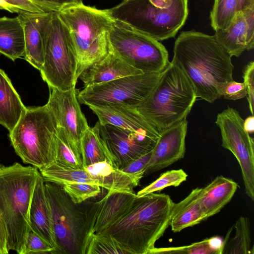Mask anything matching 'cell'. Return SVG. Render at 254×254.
<instances>
[{
    "mask_svg": "<svg viewBox=\"0 0 254 254\" xmlns=\"http://www.w3.org/2000/svg\"><path fill=\"white\" fill-rule=\"evenodd\" d=\"M172 62L191 82L196 97L210 103L220 97V84L233 80L231 57L214 35L183 31L175 42Z\"/></svg>",
    "mask_w": 254,
    "mask_h": 254,
    "instance_id": "6da1fadb",
    "label": "cell"
},
{
    "mask_svg": "<svg viewBox=\"0 0 254 254\" xmlns=\"http://www.w3.org/2000/svg\"><path fill=\"white\" fill-rule=\"evenodd\" d=\"M173 204L165 193L136 196L122 217L97 234L111 236L131 254H147L170 226Z\"/></svg>",
    "mask_w": 254,
    "mask_h": 254,
    "instance_id": "7a4b0ae2",
    "label": "cell"
},
{
    "mask_svg": "<svg viewBox=\"0 0 254 254\" xmlns=\"http://www.w3.org/2000/svg\"><path fill=\"white\" fill-rule=\"evenodd\" d=\"M39 174L37 168L18 162L9 166L0 164V210L6 229L9 251L23 254L31 231L29 209Z\"/></svg>",
    "mask_w": 254,
    "mask_h": 254,
    "instance_id": "3957f363",
    "label": "cell"
},
{
    "mask_svg": "<svg viewBox=\"0 0 254 254\" xmlns=\"http://www.w3.org/2000/svg\"><path fill=\"white\" fill-rule=\"evenodd\" d=\"M57 13L68 28L76 49L78 79L110 51L109 30L115 19L109 9H97L82 2L64 6Z\"/></svg>",
    "mask_w": 254,
    "mask_h": 254,
    "instance_id": "277c9868",
    "label": "cell"
},
{
    "mask_svg": "<svg viewBox=\"0 0 254 254\" xmlns=\"http://www.w3.org/2000/svg\"><path fill=\"white\" fill-rule=\"evenodd\" d=\"M196 98L190 79L171 62L149 96L135 108L161 132L186 119Z\"/></svg>",
    "mask_w": 254,
    "mask_h": 254,
    "instance_id": "5b68a950",
    "label": "cell"
},
{
    "mask_svg": "<svg viewBox=\"0 0 254 254\" xmlns=\"http://www.w3.org/2000/svg\"><path fill=\"white\" fill-rule=\"evenodd\" d=\"M109 11L115 20L160 41L174 37L183 26L188 0H130Z\"/></svg>",
    "mask_w": 254,
    "mask_h": 254,
    "instance_id": "8992f818",
    "label": "cell"
},
{
    "mask_svg": "<svg viewBox=\"0 0 254 254\" xmlns=\"http://www.w3.org/2000/svg\"><path fill=\"white\" fill-rule=\"evenodd\" d=\"M57 127L56 120L47 104L26 107L8 136L23 162L40 170L55 161Z\"/></svg>",
    "mask_w": 254,
    "mask_h": 254,
    "instance_id": "52a82bcc",
    "label": "cell"
},
{
    "mask_svg": "<svg viewBox=\"0 0 254 254\" xmlns=\"http://www.w3.org/2000/svg\"><path fill=\"white\" fill-rule=\"evenodd\" d=\"M57 245L56 254H85L89 238L85 201L74 203L59 184L45 181Z\"/></svg>",
    "mask_w": 254,
    "mask_h": 254,
    "instance_id": "ba28073f",
    "label": "cell"
},
{
    "mask_svg": "<svg viewBox=\"0 0 254 254\" xmlns=\"http://www.w3.org/2000/svg\"><path fill=\"white\" fill-rule=\"evenodd\" d=\"M110 50L143 73H160L168 66V53L159 41L115 20L109 30Z\"/></svg>",
    "mask_w": 254,
    "mask_h": 254,
    "instance_id": "9c48e42d",
    "label": "cell"
},
{
    "mask_svg": "<svg viewBox=\"0 0 254 254\" xmlns=\"http://www.w3.org/2000/svg\"><path fill=\"white\" fill-rule=\"evenodd\" d=\"M57 12L53 13L40 71L49 87L67 91L77 81V57L69 31Z\"/></svg>",
    "mask_w": 254,
    "mask_h": 254,
    "instance_id": "30bf717a",
    "label": "cell"
},
{
    "mask_svg": "<svg viewBox=\"0 0 254 254\" xmlns=\"http://www.w3.org/2000/svg\"><path fill=\"white\" fill-rule=\"evenodd\" d=\"M161 73H143L84 87L77 92L79 103L87 106L120 103L135 107L149 96Z\"/></svg>",
    "mask_w": 254,
    "mask_h": 254,
    "instance_id": "8fae6325",
    "label": "cell"
},
{
    "mask_svg": "<svg viewBox=\"0 0 254 254\" xmlns=\"http://www.w3.org/2000/svg\"><path fill=\"white\" fill-rule=\"evenodd\" d=\"M244 120L239 113L231 107L217 116L215 124L219 127L222 146L230 151L241 167L246 194L254 200V138L245 129Z\"/></svg>",
    "mask_w": 254,
    "mask_h": 254,
    "instance_id": "7c38bea8",
    "label": "cell"
},
{
    "mask_svg": "<svg viewBox=\"0 0 254 254\" xmlns=\"http://www.w3.org/2000/svg\"><path fill=\"white\" fill-rule=\"evenodd\" d=\"M100 132L113 158V166L121 170L151 152L160 134L131 131L110 124L100 125Z\"/></svg>",
    "mask_w": 254,
    "mask_h": 254,
    "instance_id": "4fadbf2b",
    "label": "cell"
},
{
    "mask_svg": "<svg viewBox=\"0 0 254 254\" xmlns=\"http://www.w3.org/2000/svg\"><path fill=\"white\" fill-rule=\"evenodd\" d=\"M49 88V97L46 104L53 113L58 126L64 129L80 149L81 138L89 126L77 99L78 90L75 87L67 91L52 87Z\"/></svg>",
    "mask_w": 254,
    "mask_h": 254,
    "instance_id": "5bb4252c",
    "label": "cell"
},
{
    "mask_svg": "<svg viewBox=\"0 0 254 254\" xmlns=\"http://www.w3.org/2000/svg\"><path fill=\"white\" fill-rule=\"evenodd\" d=\"M135 193L108 191L100 200L87 203L86 228L89 238L109 228L130 208Z\"/></svg>",
    "mask_w": 254,
    "mask_h": 254,
    "instance_id": "9a60e30c",
    "label": "cell"
},
{
    "mask_svg": "<svg viewBox=\"0 0 254 254\" xmlns=\"http://www.w3.org/2000/svg\"><path fill=\"white\" fill-rule=\"evenodd\" d=\"M187 127L186 118L160 132L145 167L144 176L166 168L184 158Z\"/></svg>",
    "mask_w": 254,
    "mask_h": 254,
    "instance_id": "2e32d148",
    "label": "cell"
},
{
    "mask_svg": "<svg viewBox=\"0 0 254 254\" xmlns=\"http://www.w3.org/2000/svg\"><path fill=\"white\" fill-rule=\"evenodd\" d=\"M216 40L232 57L254 47V5L237 12L230 25L215 31Z\"/></svg>",
    "mask_w": 254,
    "mask_h": 254,
    "instance_id": "e0dca14e",
    "label": "cell"
},
{
    "mask_svg": "<svg viewBox=\"0 0 254 254\" xmlns=\"http://www.w3.org/2000/svg\"><path fill=\"white\" fill-rule=\"evenodd\" d=\"M54 12H21L17 16L24 33L23 58L39 71L44 64L45 47Z\"/></svg>",
    "mask_w": 254,
    "mask_h": 254,
    "instance_id": "ac0fdd59",
    "label": "cell"
},
{
    "mask_svg": "<svg viewBox=\"0 0 254 254\" xmlns=\"http://www.w3.org/2000/svg\"><path fill=\"white\" fill-rule=\"evenodd\" d=\"M87 106L97 116L100 125L110 124L136 132L155 135L160 134L134 107L120 103Z\"/></svg>",
    "mask_w": 254,
    "mask_h": 254,
    "instance_id": "d6986e66",
    "label": "cell"
},
{
    "mask_svg": "<svg viewBox=\"0 0 254 254\" xmlns=\"http://www.w3.org/2000/svg\"><path fill=\"white\" fill-rule=\"evenodd\" d=\"M29 223L31 231L47 242L57 250L51 214L47 198L45 180L39 175L34 190L29 209Z\"/></svg>",
    "mask_w": 254,
    "mask_h": 254,
    "instance_id": "ffe728a7",
    "label": "cell"
},
{
    "mask_svg": "<svg viewBox=\"0 0 254 254\" xmlns=\"http://www.w3.org/2000/svg\"><path fill=\"white\" fill-rule=\"evenodd\" d=\"M143 73L121 59L112 51L95 63L79 76L84 87L106 83L120 78Z\"/></svg>",
    "mask_w": 254,
    "mask_h": 254,
    "instance_id": "44dd1931",
    "label": "cell"
},
{
    "mask_svg": "<svg viewBox=\"0 0 254 254\" xmlns=\"http://www.w3.org/2000/svg\"><path fill=\"white\" fill-rule=\"evenodd\" d=\"M83 168L99 182L101 188L108 191L135 193L133 188L139 184L143 176L124 172L114 167L109 162H99Z\"/></svg>",
    "mask_w": 254,
    "mask_h": 254,
    "instance_id": "7402d4cb",
    "label": "cell"
},
{
    "mask_svg": "<svg viewBox=\"0 0 254 254\" xmlns=\"http://www.w3.org/2000/svg\"><path fill=\"white\" fill-rule=\"evenodd\" d=\"M237 188L234 181L219 176L200 188L199 198L206 219L221 211L231 200Z\"/></svg>",
    "mask_w": 254,
    "mask_h": 254,
    "instance_id": "603a6c76",
    "label": "cell"
},
{
    "mask_svg": "<svg viewBox=\"0 0 254 254\" xmlns=\"http://www.w3.org/2000/svg\"><path fill=\"white\" fill-rule=\"evenodd\" d=\"M25 108L10 79L0 68V124L10 132Z\"/></svg>",
    "mask_w": 254,
    "mask_h": 254,
    "instance_id": "cb8c5ba5",
    "label": "cell"
},
{
    "mask_svg": "<svg viewBox=\"0 0 254 254\" xmlns=\"http://www.w3.org/2000/svg\"><path fill=\"white\" fill-rule=\"evenodd\" d=\"M200 188L193 189L190 193L178 203H174L170 226L174 232H179L206 220L199 198Z\"/></svg>",
    "mask_w": 254,
    "mask_h": 254,
    "instance_id": "d4e9b609",
    "label": "cell"
},
{
    "mask_svg": "<svg viewBox=\"0 0 254 254\" xmlns=\"http://www.w3.org/2000/svg\"><path fill=\"white\" fill-rule=\"evenodd\" d=\"M0 54L13 61L25 55V38L18 16L0 17Z\"/></svg>",
    "mask_w": 254,
    "mask_h": 254,
    "instance_id": "484cf974",
    "label": "cell"
},
{
    "mask_svg": "<svg viewBox=\"0 0 254 254\" xmlns=\"http://www.w3.org/2000/svg\"><path fill=\"white\" fill-rule=\"evenodd\" d=\"M100 125L85 131L80 140V150L83 167L99 162L107 161L113 166V158L100 135Z\"/></svg>",
    "mask_w": 254,
    "mask_h": 254,
    "instance_id": "4316f807",
    "label": "cell"
},
{
    "mask_svg": "<svg viewBox=\"0 0 254 254\" xmlns=\"http://www.w3.org/2000/svg\"><path fill=\"white\" fill-rule=\"evenodd\" d=\"M55 163L63 168H83L80 149L70 138L63 127H57L56 156Z\"/></svg>",
    "mask_w": 254,
    "mask_h": 254,
    "instance_id": "83f0119b",
    "label": "cell"
},
{
    "mask_svg": "<svg viewBox=\"0 0 254 254\" xmlns=\"http://www.w3.org/2000/svg\"><path fill=\"white\" fill-rule=\"evenodd\" d=\"M224 240L218 237L205 239L190 245L177 247H154L147 254H222Z\"/></svg>",
    "mask_w": 254,
    "mask_h": 254,
    "instance_id": "f1b7e54d",
    "label": "cell"
},
{
    "mask_svg": "<svg viewBox=\"0 0 254 254\" xmlns=\"http://www.w3.org/2000/svg\"><path fill=\"white\" fill-rule=\"evenodd\" d=\"M234 236L229 242H225L223 254H249L251 251V233L247 217H240L234 225Z\"/></svg>",
    "mask_w": 254,
    "mask_h": 254,
    "instance_id": "f546056e",
    "label": "cell"
},
{
    "mask_svg": "<svg viewBox=\"0 0 254 254\" xmlns=\"http://www.w3.org/2000/svg\"><path fill=\"white\" fill-rule=\"evenodd\" d=\"M237 12L236 0H214L210 15L212 27L215 31L226 29Z\"/></svg>",
    "mask_w": 254,
    "mask_h": 254,
    "instance_id": "4dcf8cb0",
    "label": "cell"
},
{
    "mask_svg": "<svg viewBox=\"0 0 254 254\" xmlns=\"http://www.w3.org/2000/svg\"><path fill=\"white\" fill-rule=\"evenodd\" d=\"M131 252L109 235L92 234L85 254H127Z\"/></svg>",
    "mask_w": 254,
    "mask_h": 254,
    "instance_id": "1f68e13d",
    "label": "cell"
},
{
    "mask_svg": "<svg viewBox=\"0 0 254 254\" xmlns=\"http://www.w3.org/2000/svg\"><path fill=\"white\" fill-rule=\"evenodd\" d=\"M187 177V174L182 169L168 171L161 174L157 180L139 190L136 194V196L139 197L160 191L168 187H178L186 181Z\"/></svg>",
    "mask_w": 254,
    "mask_h": 254,
    "instance_id": "d6a6232c",
    "label": "cell"
},
{
    "mask_svg": "<svg viewBox=\"0 0 254 254\" xmlns=\"http://www.w3.org/2000/svg\"><path fill=\"white\" fill-rule=\"evenodd\" d=\"M20 13H41L57 12L54 8L35 0H0V10Z\"/></svg>",
    "mask_w": 254,
    "mask_h": 254,
    "instance_id": "836d02e7",
    "label": "cell"
},
{
    "mask_svg": "<svg viewBox=\"0 0 254 254\" xmlns=\"http://www.w3.org/2000/svg\"><path fill=\"white\" fill-rule=\"evenodd\" d=\"M62 186L75 203H81L101 192V187L99 185L87 183H70Z\"/></svg>",
    "mask_w": 254,
    "mask_h": 254,
    "instance_id": "e575fe53",
    "label": "cell"
},
{
    "mask_svg": "<svg viewBox=\"0 0 254 254\" xmlns=\"http://www.w3.org/2000/svg\"><path fill=\"white\" fill-rule=\"evenodd\" d=\"M55 249L45 240L30 231L27 236L23 254H51Z\"/></svg>",
    "mask_w": 254,
    "mask_h": 254,
    "instance_id": "d590c367",
    "label": "cell"
},
{
    "mask_svg": "<svg viewBox=\"0 0 254 254\" xmlns=\"http://www.w3.org/2000/svg\"><path fill=\"white\" fill-rule=\"evenodd\" d=\"M220 97L227 100H237L247 96L246 88L244 82L240 83L234 80L220 84L218 87Z\"/></svg>",
    "mask_w": 254,
    "mask_h": 254,
    "instance_id": "8d00e7d4",
    "label": "cell"
},
{
    "mask_svg": "<svg viewBox=\"0 0 254 254\" xmlns=\"http://www.w3.org/2000/svg\"><path fill=\"white\" fill-rule=\"evenodd\" d=\"M243 77L245 85L249 108L252 115L254 114V62H249L243 68Z\"/></svg>",
    "mask_w": 254,
    "mask_h": 254,
    "instance_id": "74e56055",
    "label": "cell"
},
{
    "mask_svg": "<svg viewBox=\"0 0 254 254\" xmlns=\"http://www.w3.org/2000/svg\"><path fill=\"white\" fill-rule=\"evenodd\" d=\"M152 151L130 162L122 169L127 173L144 176L145 167L150 158Z\"/></svg>",
    "mask_w": 254,
    "mask_h": 254,
    "instance_id": "f35d334b",
    "label": "cell"
},
{
    "mask_svg": "<svg viewBox=\"0 0 254 254\" xmlns=\"http://www.w3.org/2000/svg\"><path fill=\"white\" fill-rule=\"evenodd\" d=\"M8 253L6 229L0 210V254H8Z\"/></svg>",
    "mask_w": 254,
    "mask_h": 254,
    "instance_id": "ab89813d",
    "label": "cell"
},
{
    "mask_svg": "<svg viewBox=\"0 0 254 254\" xmlns=\"http://www.w3.org/2000/svg\"><path fill=\"white\" fill-rule=\"evenodd\" d=\"M54 8L57 11L63 7L72 4L77 3L72 0H35Z\"/></svg>",
    "mask_w": 254,
    "mask_h": 254,
    "instance_id": "60d3db41",
    "label": "cell"
},
{
    "mask_svg": "<svg viewBox=\"0 0 254 254\" xmlns=\"http://www.w3.org/2000/svg\"><path fill=\"white\" fill-rule=\"evenodd\" d=\"M244 127L245 129L250 134L253 133L254 131V117L252 115L248 117L245 120H244Z\"/></svg>",
    "mask_w": 254,
    "mask_h": 254,
    "instance_id": "b9f144b4",
    "label": "cell"
},
{
    "mask_svg": "<svg viewBox=\"0 0 254 254\" xmlns=\"http://www.w3.org/2000/svg\"><path fill=\"white\" fill-rule=\"evenodd\" d=\"M237 11L254 5V0H236Z\"/></svg>",
    "mask_w": 254,
    "mask_h": 254,
    "instance_id": "7bdbcfd3",
    "label": "cell"
},
{
    "mask_svg": "<svg viewBox=\"0 0 254 254\" xmlns=\"http://www.w3.org/2000/svg\"><path fill=\"white\" fill-rule=\"evenodd\" d=\"M76 2L79 3L82 2V0H72Z\"/></svg>",
    "mask_w": 254,
    "mask_h": 254,
    "instance_id": "ee69618b",
    "label": "cell"
},
{
    "mask_svg": "<svg viewBox=\"0 0 254 254\" xmlns=\"http://www.w3.org/2000/svg\"><path fill=\"white\" fill-rule=\"evenodd\" d=\"M128 0H123L122 1H128Z\"/></svg>",
    "mask_w": 254,
    "mask_h": 254,
    "instance_id": "f6af8a7d",
    "label": "cell"
}]
</instances>
